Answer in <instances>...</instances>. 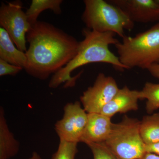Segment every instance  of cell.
<instances>
[{"label":"cell","mask_w":159,"mask_h":159,"mask_svg":"<svg viewBox=\"0 0 159 159\" xmlns=\"http://www.w3.org/2000/svg\"><path fill=\"white\" fill-rule=\"evenodd\" d=\"M25 70L30 76L45 80L64 67L76 56L79 42L75 38L50 23L38 21L26 34Z\"/></svg>","instance_id":"cell-1"},{"label":"cell","mask_w":159,"mask_h":159,"mask_svg":"<svg viewBox=\"0 0 159 159\" xmlns=\"http://www.w3.org/2000/svg\"><path fill=\"white\" fill-rule=\"evenodd\" d=\"M82 34L84 38L79 42V48L76 56L71 61L52 76L49 83V87L56 89L63 83L68 86H73L77 78L80 76L71 77L73 71L80 67L93 63L109 64L123 71L127 70L109 49L111 45L116 44L119 41L115 38L113 32L100 33L84 28Z\"/></svg>","instance_id":"cell-2"},{"label":"cell","mask_w":159,"mask_h":159,"mask_svg":"<svg viewBox=\"0 0 159 159\" xmlns=\"http://www.w3.org/2000/svg\"><path fill=\"white\" fill-rule=\"evenodd\" d=\"M119 60L127 70H148L159 64V22L134 36L125 35L115 45Z\"/></svg>","instance_id":"cell-3"},{"label":"cell","mask_w":159,"mask_h":159,"mask_svg":"<svg viewBox=\"0 0 159 159\" xmlns=\"http://www.w3.org/2000/svg\"><path fill=\"white\" fill-rule=\"evenodd\" d=\"M81 19L86 28L100 33L111 32L120 37L131 31L134 23L119 7L104 0H84Z\"/></svg>","instance_id":"cell-4"},{"label":"cell","mask_w":159,"mask_h":159,"mask_svg":"<svg viewBox=\"0 0 159 159\" xmlns=\"http://www.w3.org/2000/svg\"><path fill=\"white\" fill-rule=\"evenodd\" d=\"M140 123L138 119L125 116L121 122L113 123L104 143L119 159H141L146 153Z\"/></svg>","instance_id":"cell-5"},{"label":"cell","mask_w":159,"mask_h":159,"mask_svg":"<svg viewBox=\"0 0 159 159\" xmlns=\"http://www.w3.org/2000/svg\"><path fill=\"white\" fill-rule=\"evenodd\" d=\"M0 25L6 30L20 51H27L26 34L31 28L20 1L2 3L0 7Z\"/></svg>","instance_id":"cell-6"},{"label":"cell","mask_w":159,"mask_h":159,"mask_svg":"<svg viewBox=\"0 0 159 159\" xmlns=\"http://www.w3.org/2000/svg\"><path fill=\"white\" fill-rule=\"evenodd\" d=\"M88 121V113L81 105L75 101L64 107V115L54 125V129L60 141L73 143L81 142Z\"/></svg>","instance_id":"cell-7"},{"label":"cell","mask_w":159,"mask_h":159,"mask_svg":"<svg viewBox=\"0 0 159 159\" xmlns=\"http://www.w3.org/2000/svg\"><path fill=\"white\" fill-rule=\"evenodd\" d=\"M119 89L113 77L100 73L93 85L87 89L80 96V102L87 113H100Z\"/></svg>","instance_id":"cell-8"},{"label":"cell","mask_w":159,"mask_h":159,"mask_svg":"<svg viewBox=\"0 0 159 159\" xmlns=\"http://www.w3.org/2000/svg\"><path fill=\"white\" fill-rule=\"evenodd\" d=\"M134 23L159 22V0H107Z\"/></svg>","instance_id":"cell-9"},{"label":"cell","mask_w":159,"mask_h":159,"mask_svg":"<svg viewBox=\"0 0 159 159\" xmlns=\"http://www.w3.org/2000/svg\"><path fill=\"white\" fill-rule=\"evenodd\" d=\"M141 99L140 91L130 89L125 85L119 89L100 113L112 118L117 113H126L130 111L138 110V102Z\"/></svg>","instance_id":"cell-10"},{"label":"cell","mask_w":159,"mask_h":159,"mask_svg":"<svg viewBox=\"0 0 159 159\" xmlns=\"http://www.w3.org/2000/svg\"><path fill=\"white\" fill-rule=\"evenodd\" d=\"M111 118L100 113H88V121L81 142L102 143L107 141L111 131L113 123Z\"/></svg>","instance_id":"cell-11"},{"label":"cell","mask_w":159,"mask_h":159,"mask_svg":"<svg viewBox=\"0 0 159 159\" xmlns=\"http://www.w3.org/2000/svg\"><path fill=\"white\" fill-rule=\"evenodd\" d=\"M0 59L25 70L27 64L25 53L15 47L9 34L0 28Z\"/></svg>","instance_id":"cell-12"},{"label":"cell","mask_w":159,"mask_h":159,"mask_svg":"<svg viewBox=\"0 0 159 159\" xmlns=\"http://www.w3.org/2000/svg\"><path fill=\"white\" fill-rule=\"evenodd\" d=\"M19 142L10 131L2 107H0V159H9L19 151Z\"/></svg>","instance_id":"cell-13"},{"label":"cell","mask_w":159,"mask_h":159,"mask_svg":"<svg viewBox=\"0 0 159 159\" xmlns=\"http://www.w3.org/2000/svg\"><path fill=\"white\" fill-rule=\"evenodd\" d=\"M62 2V0H32L26 12L29 24L31 26L34 25L39 14L46 10L50 9L56 14H61V5Z\"/></svg>","instance_id":"cell-14"},{"label":"cell","mask_w":159,"mask_h":159,"mask_svg":"<svg viewBox=\"0 0 159 159\" xmlns=\"http://www.w3.org/2000/svg\"><path fill=\"white\" fill-rule=\"evenodd\" d=\"M140 133L145 144L159 142V113L143 117L140 123Z\"/></svg>","instance_id":"cell-15"},{"label":"cell","mask_w":159,"mask_h":159,"mask_svg":"<svg viewBox=\"0 0 159 159\" xmlns=\"http://www.w3.org/2000/svg\"><path fill=\"white\" fill-rule=\"evenodd\" d=\"M141 93V99H146L145 108L148 114H152L159 108V84L147 82Z\"/></svg>","instance_id":"cell-16"},{"label":"cell","mask_w":159,"mask_h":159,"mask_svg":"<svg viewBox=\"0 0 159 159\" xmlns=\"http://www.w3.org/2000/svg\"><path fill=\"white\" fill-rule=\"evenodd\" d=\"M78 143L60 141L58 148L51 159H75Z\"/></svg>","instance_id":"cell-17"},{"label":"cell","mask_w":159,"mask_h":159,"mask_svg":"<svg viewBox=\"0 0 159 159\" xmlns=\"http://www.w3.org/2000/svg\"><path fill=\"white\" fill-rule=\"evenodd\" d=\"M86 145L91 149L93 159H119L104 142L88 143Z\"/></svg>","instance_id":"cell-18"},{"label":"cell","mask_w":159,"mask_h":159,"mask_svg":"<svg viewBox=\"0 0 159 159\" xmlns=\"http://www.w3.org/2000/svg\"><path fill=\"white\" fill-rule=\"evenodd\" d=\"M22 68L18 66L13 65L9 63L6 62L3 60L0 59V76L6 75L15 76L22 70Z\"/></svg>","instance_id":"cell-19"},{"label":"cell","mask_w":159,"mask_h":159,"mask_svg":"<svg viewBox=\"0 0 159 159\" xmlns=\"http://www.w3.org/2000/svg\"><path fill=\"white\" fill-rule=\"evenodd\" d=\"M145 149L146 153L154 154L159 156V142L145 144Z\"/></svg>","instance_id":"cell-20"},{"label":"cell","mask_w":159,"mask_h":159,"mask_svg":"<svg viewBox=\"0 0 159 159\" xmlns=\"http://www.w3.org/2000/svg\"><path fill=\"white\" fill-rule=\"evenodd\" d=\"M147 70L152 77L159 79V64L152 66Z\"/></svg>","instance_id":"cell-21"},{"label":"cell","mask_w":159,"mask_h":159,"mask_svg":"<svg viewBox=\"0 0 159 159\" xmlns=\"http://www.w3.org/2000/svg\"><path fill=\"white\" fill-rule=\"evenodd\" d=\"M141 159H159V156L154 154L146 153Z\"/></svg>","instance_id":"cell-22"},{"label":"cell","mask_w":159,"mask_h":159,"mask_svg":"<svg viewBox=\"0 0 159 159\" xmlns=\"http://www.w3.org/2000/svg\"><path fill=\"white\" fill-rule=\"evenodd\" d=\"M29 159H42L40 155L36 152H33L31 156Z\"/></svg>","instance_id":"cell-23"}]
</instances>
